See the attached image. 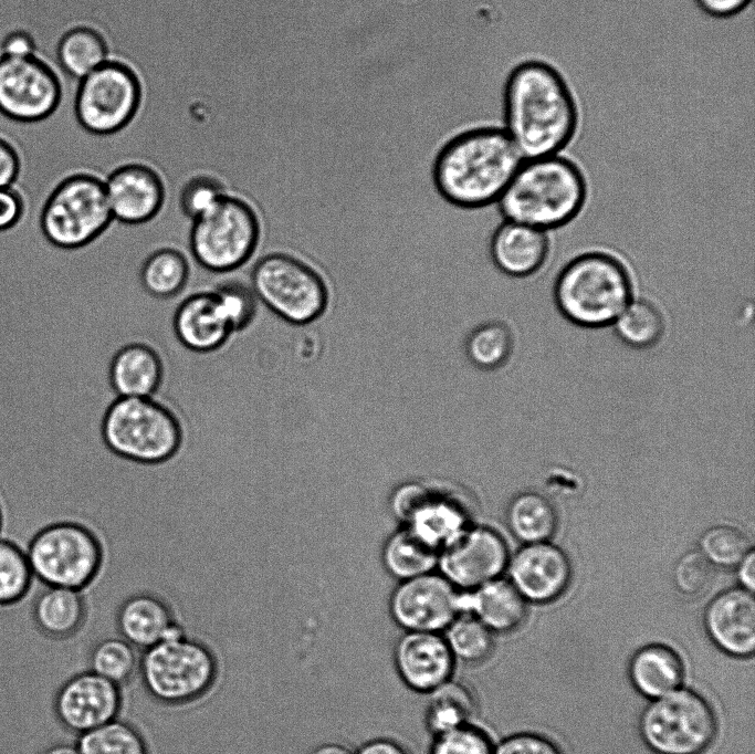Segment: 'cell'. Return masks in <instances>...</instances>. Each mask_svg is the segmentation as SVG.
Listing matches in <instances>:
<instances>
[{
    "mask_svg": "<svg viewBox=\"0 0 755 754\" xmlns=\"http://www.w3.org/2000/svg\"><path fill=\"white\" fill-rule=\"evenodd\" d=\"M587 197L581 168L559 154L523 160L496 203L504 220L548 232L574 221Z\"/></svg>",
    "mask_w": 755,
    "mask_h": 754,
    "instance_id": "3",
    "label": "cell"
},
{
    "mask_svg": "<svg viewBox=\"0 0 755 754\" xmlns=\"http://www.w3.org/2000/svg\"><path fill=\"white\" fill-rule=\"evenodd\" d=\"M409 528L437 549L453 541L468 526L462 511L453 503L430 495L408 521Z\"/></svg>",
    "mask_w": 755,
    "mask_h": 754,
    "instance_id": "33",
    "label": "cell"
},
{
    "mask_svg": "<svg viewBox=\"0 0 755 754\" xmlns=\"http://www.w3.org/2000/svg\"><path fill=\"white\" fill-rule=\"evenodd\" d=\"M38 583L44 586L84 588L102 561L101 545L85 527L56 522L40 528L25 546Z\"/></svg>",
    "mask_w": 755,
    "mask_h": 754,
    "instance_id": "10",
    "label": "cell"
},
{
    "mask_svg": "<svg viewBox=\"0 0 755 754\" xmlns=\"http://www.w3.org/2000/svg\"><path fill=\"white\" fill-rule=\"evenodd\" d=\"M210 289L214 292L233 328L235 334L233 342L251 332L258 323L266 324L279 320L262 307L249 283L247 273L220 275Z\"/></svg>",
    "mask_w": 755,
    "mask_h": 754,
    "instance_id": "29",
    "label": "cell"
},
{
    "mask_svg": "<svg viewBox=\"0 0 755 754\" xmlns=\"http://www.w3.org/2000/svg\"><path fill=\"white\" fill-rule=\"evenodd\" d=\"M119 704L118 684L87 670L55 689L52 712L64 729L80 735L116 719Z\"/></svg>",
    "mask_w": 755,
    "mask_h": 754,
    "instance_id": "16",
    "label": "cell"
},
{
    "mask_svg": "<svg viewBox=\"0 0 755 754\" xmlns=\"http://www.w3.org/2000/svg\"><path fill=\"white\" fill-rule=\"evenodd\" d=\"M103 434L115 453L143 463L170 458L181 439L176 417L151 397H118L106 412Z\"/></svg>",
    "mask_w": 755,
    "mask_h": 754,
    "instance_id": "7",
    "label": "cell"
},
{
    "mask_svg": "<svg viewBox=\"0 0 755 754\" xmlns=\"http://www.w3.org/2000/svg\"><path fill=\"white\" fill-rule=\"evenodd\" d=\"M159 352L144 342L119 347L109 364L111 385L118 397H153L164 379Z\"/></svg>",
    "mask_w": 755,
    "mask_h": 754,
    "instance_id": "24",
    "label": "cell"
},
{
    "mask_svg": "<svg viewBox=\"0 0 755 754\" xmlns=\"http://www.w3.org/2000/svg\"><path fill=\"white\" fill-rule=\"evenodd\" d=\"M738 565V578L745 589L753 591L755 585V556L749 551Z\"/></svg>",
    "mask_w": 755,
    "mask_h": 754,
    "instance_id": "52",
    "label": "cell"
},
{
    "mask_svg": "<svg viewBox=\"0 0 755 754\" xmlns=\"http://www.w3.org/2000/svg\"><path fill=\"white\" fill-rule=\"evenodd\" d=\"M504 130L523 160L559 155L574 139L579 109L564 75L550 63L516 64L503 87Z\"/></svg>",
    "mask_w": 755,
    "mask_h": 754,
    "instance_id": "1",
    "label": "cell"
},
{
    "mask_svg": "<svg viewBox=\"0 0 755 754\" xmlns=\"http://www.w3.org/2000/svg\"><path fill=\"white\" fill-rule=\"evenodd\" d=\"M114 222L141 227L155 221L164 211L168 190L161 175L141 163L116 167L104 179Z\"/></svg>",
    "mask_w": 755,
    "mask_h": 754,
    "instance_id": "17",
    "label": "cell"
},
{
    "mask_svg": "<svg viewBox=\"0 0 755 754\" xmlns=\"http://www.w3.org/2000/svg\"><path fill=\"white\" fill-rule=\"evenodd\" d=\"M553 301L570 324L599 329L612 326L635 299L632 276L615 254L593 250L572 258L557 273Z\"/></svg>",
    "mask_w": 755,
    "mask_h": 754,
    "instance_id": "5",
    "label": "cell"
},
{
    "mask_svg": "<svg viewBox=\"0 0 755 754\" xmlns=\"http://www.w3.org/2000/svg\"><path fill=\"white\" fill-rule=\"evenodd\" d=\"M507 562L504 540L483 526L466 527L440 549L438 558L441 574L464 591L500 577Z\"/></svg>",
    "mask_w": 755,
    "mask_h": 754,
    "instance_id": "14",
    "label": "cell"
},
{
    "mask_svg": "<svg viewBox=\"0 0 755 754\" xmlns=\"http://www.w3.org/2000/svg\"><path fill=\"white\" fill-rule=\"evenodd\" d=\"M457 662L475 666L490 659L494 651V633L470 614L462 612L443 631Z\"/></svg>",
    "mask_w": 755,
    "mask_h": 754,
    "instance_id": "37",
    "label": "cell"
},
{
    "mask_svg": "<svg viewBox=\"0 0 755 754\" xmlns=\"http://www.w3.org/2000/svg\"><path fill=\"white\" fill-rule=\"evenodd\" d=\"M617 337L635 349L656 346L665 332L660 308L649 300L633 299L612 324Z\"/></svg>",
    "mask_w": 755,
    "mask_h": 754,
    "instance_id": "34",
    "label": "cell"
},
{
    "mask_svg": "<svg viewBox=\"0 0 755 754\" xmlns=\"http://www.w3.org/2000/svg\"><path fill=\"white\" fill-rule=\"evenodd\" d=\"M711 640L724 652L747 658L755 650V600L745 588L725 590L714 597L704 614Z\"/></svg>",
    "mask_w": 755,
    "mask_h": 754,
    "instance_id": "21",
    "label": "cell"
},
{
    "mask_svg": "<svg viewBox=\"0 0 755 754\" xmlns=\"http://www.w3.org/2000/svg\"><path fill=\"white\" fill-rule=\"evenodd\" d=\"M493 754H563L545 736L534 733H516L494 744Z\"/></svg>",
    "mask_w": 755,
    "mask_h": 754,
    "instance_id": "45",
    "label": "cell"
},
{
    "mask_svg": "<svg viewBox=\"0 0 755 754\" xmlns=\"http://www.w3.org/2000/svg\"><path fill=\"white\" fill-rule=\"evenodd\" d=\"M35 45L32 38L23 32L15 31L8 34L1 44V55L9 57L33 56Z\"/></svg>",
    "mask_w": 755,
    "mask_h": 754,
    "instance_id": "48",
    "label": "cell"
},
{
    "mask_svg": "<svg viewBox=\"0 0 755 754\" xmlns=\"http://www.w3.org/2000/svg\"><path fill=\"white\" fill-rule=\"evenodd\" d=\"M306 754H355V752L340 743L331 742L316 745Z\"/></svg>",
    "mask_w": 755,
    "mask_h": 754,
    "instance_id": "54",
    "label": "cell"
},
{
    "mask_svg": "<svg viewBox=\"0 0 755 754\" xmlns=\"http://www.w3.org/2000/svg\"><path fill=\"white\" fill-rule=\"evenodd\" d=\"M17 157L9 145L0 140V188H7L17 172Z\"/></svg>",
    "mask_w": 755,
    "mask_h": 754,
    "instance_id": "51",
    "label": "cell"
},
{
    "mask_svg": "<svg viewBox=\"0 0 755 754\" xmlns=\"http://www.w3.org/2000/svg\"><path fill=\"white\" fill-rule=\"evenodd\" d=\"M428 695L424 722L432 735L472 722L476 702L463 683L452 679Z\"/></svg>",
    "mask_w": 755,
    "mask_h": 754,
    "instance_id": "32",
    "label": "cell"
},
{
    "mask_svg": "<svg viewBox=\"0 0 755 754\" xmlns=\"http://www.w3.org/2000/svg\"><path fill=\"white\" fill-rule=\"evenodd\" d=\"M429 496L427 490L418 484L401 486L394 495L392 507L395 513L407 522Z\"/></svg>",
    "mask_w": 755,
    "mask_h": 754,
    "instance_id": "46",
    "label": "cell"
},
{
    "mask_svg": "<svg viewBox=\"0 0 755 754\" xmlns=\"http://www.w3.org/2000/svg\"><path fill=\"white\" fill-rule=\"evenodd\" d=\"M549 251L548 232L510 220L497 227L490 244L491 256L499 271L522 281L542 270Z\"/></svg>",
    "mask_w": 755,
    "mask_h": 754,
    "instance_id": "22",
    "label": "cell"
},
{
    "mask_svg": "<svg viewBox=\"0 0 755 754\" xmlns=\"http://www.w3.org/2000/svg\"><path fill=\"white\" fill-rule=\"evenodd\" d=\"M507 519L514 535L528 544L545 542L557 522L549 501L534 492L517 495L508 507Z\"/></svg>",
    "mask_w": 755,
    "mask_h": 754,
    "instance_id": "35",
    "label": "cell"
},
{
    "mask_svg": "<svg viewBox=\"0 0 755 754\" xmlns=\"http://www.w3.org/2000/svg\"><path fill=\"white\" fill-rule=\"evenodd\" d=\"M439 552L408 527L388 540L382 559L392 576L405 580L431 573L438 565Z\"/></svg>",
    "mask_w": 755,
    "mask_h": 754,
    "instance_id": "31",
    "label": "cell"
},
{
    "mask_svg": "<svg viewBox=\"0 0 755 754\" xmlns=\"http://www.w3.org/2000/svg\"><path fill=\"white\" fill-rule=\"evenodd\" d=\"M462 608L494 635L515 631L527 612L525 598L510 580L500 577L463 591Z\"/></svg>",
    "mask_w": 755,
    "mask_h": 754,
    "instance_id": "23",
    "label": "cell"
},
{
    "mask_svg": "<svg viewBox=\"0 0 755 754\" xmlns=\"http://www.w3.org/2000/svg\"><path fill=\"white\" fill-rule=\"evenodd\" d=\"M60 86L50 67L34 56L0 59V111L15 119L34 121L56 106Z\"/></svg>",
    "mask_w": 755,
    "mask_h": 754,
    "instance_id": "15",
    "label": "cell"
},
{
    "mask_svg": "<svg viewBox=\"0 0 755 754\" xmlns=\"http://www.w3.org/2000/svg\"><path fill=\"white\" fill-rule=\"evenodd\" d=\"M117 133H118V132H117ZM118 135H119V134H118ZM119 137H120V136H119ZM120 139H122V138H120ZM122 142H123V140H122ZM123 144H124V143H123ZM124 147H125V145H124ZM125 149H126V147H125ZM126 151H127V149H126ZM127 154H128V151H127ZM129 159H130V161H132L130 156H129ZM132 163H135V161H132ZM161 177H162V176H161ZM183 181H185V180H183ZM183 181H182V182H183ZM182 182H181V184H182ZM181 184H180V185H181ZM180 185H178L177 187H169V186L166 184V186H167V188H168L169 191H174V190L177 191V189L179 188Z\"/></svg>",
    "mask_w": 755,
    "mask_h": 754,
    "instance_id": "55",
    "label": "cell"
},
{
    "mask_svg": "<svg viewBox=\"0 0 755 754\" xmlns=\"http://www.w3.org/2000/svg\"><path fill=\"white\" fill-rule=\"evenodd\" d=\"M57 56L63 70L81 81L107 61V46L96 31L76 28L60 41Z\"/></svg>",
    "mask_w": 755,
    "mask_h": 754,
    "instance_id": "36",
    "label": "cell"
},
{
    "mask_svg": "<svg viewBox=\"0 0 755 754\" xmlns=\"http://www.w3.org/2000/svg\"><path fill=\"white\" fill-rule=\"evenodd\" d=\"M753 0H694L696 7L714 19H730L745 11Z\"/></svg>",
    "mask_w": 755,
    "mask_h": 754,
    "instance_id": "47",
    "label": "cell"
},
{
    "mask_svg": "<svg viewBox=\"0 0 755 754\" xmlns=\"http://www.w3.org/2000/svg\"><path fill=\"white\" fill-rule=\"evenodd\" d=\"M34 580L25 549L0 537V606H12L23 600Z\"/></svg>",
    "mask_w": 755,
    "mask_h": 754,
    "instance_id": "40",
    "label": "cell"
},
{
    "mask_svg": "<svg viewBox=\"0 0 755 754\" xmlns=\"http://www.w3.org/2000/svg\"><path fill=\"white\" fill-rule=\"evenodd\" d=\"M140 88L136 75L124 64L106 61L81 80L76 114L82 126L94 134H112L135 115Z\"/></svg>",
    "mask_w": 755,
    "mask_h": 754,
    "instance_id": "12",
    "label": "cell"
},
{
    "mask_svg": "<svg viewBox=\"0 0 755 754\" xmlns=\"http://www.w3.org/2000/svg\"><path fill=\"white\" fill-rule=\"evenodd\" d=\"M522 163L503 127L482 126L460 132L442 146L433 178L453 205L482 207L499 200Z\"/></svg>",
    "mask_w": 755,
    "mask_h": 754,
    "instance_id": "2",
    "label": "cell"
},
{
    "mask_svg": "<svg viewBox=\"0 0 755 754\" xmlns=\"http://www.w3.org/2000/svg\"><path fill=\"white\" fill-rule=\"evenodd\" d=\"M714 577L713 564L700 552L683 555L674 568V582L685 595L704 593Z\"/></svg>",
    "mask_w": 755,
    "mask_h": 754,
    "instance_id": "44",
    "label": "cell"
},
{
    "mask_svg": "<svg viewBox=\"0 0 755 754\" xmlns=\"http://www.w3.org/2000/svg\"><path fill=\"white\" fill-rule=\"evenodd\" d=\"M395 669L411 691L430 694L453 679L457 660L443 633L403 631L394 648Z\"/></svg>",
    "mask_w": 755,
    "mask_h": 754,
    "instance_id": "18",
    "label": "cell"
},
{
    "mask_svg": "<svg viewBox=\"0 0 755 754\" xmlns=\"http://www.w3.org/2000/svg\"><path fill=\"white\" fill-rule=\"evenodd\" d=\"M629 674L632 684L642 695L657 699L681 687L684 666L673 649L652 643L640 648L633 654Z\"/></svg>",
    "mask_w": 755,
    "mask_h": 754,
    "instance_id": "27",
    "label": "cell"
},
{
    "mask_svg": "<svg viewBox=\"0 0 755 754\" xmlns=\"http://www.w3.org/2000/svg\"><path fill=\"white\" fill-rule=\"evenodd\" d=\"M36 629L50 640H63L76 633L84 622L85 603L80 589L44 586L31 608Z\"/></svg>",
    "mask_w": 755,
    "mask_h": 754,
    "instance_id": "26",
    "label": "cell"
},
{
    "mask_svg": "<svg viewBox=\"0 0 755 754\" xmlns=\"http://www.w3.org/2000/svg\"><path fill=\"white\" fill-rule=\"evenodd\" d=\"M700 544L702 554L720 566L737 565L749 552L747 537L730 525L711 527L703 534Z\"/></svg>",
    "mask_w": 755,
    "mask_h": 754,
    "instance_id": "42",
    "label": "cell"
},
{
    "mask_svg": "<svg viewBox=\"0 0 755 754\" xmlns=\"http://www.w3.org/2000/svg\"><path fill=\"white\" fill-rule=\"evenodd\" d=\"M113 223L104 178L94 174L66 178L51 195L42 214L45 235L64 249L94 243Z\"/></svg>",
    "mask_w": 755,
    "mask_h": 754,
    "instance_id": "8",
    "label": "cell"
},
{
    "mask_svg": "<svg viewBox=\"0 0 755 754\" xmlns=\"http://www.w3.org/2000/svg\"><path fill=\"white\" fill-rule=\"evenodd\" d=\"M248 280L262 307L285 323L306 325L326 312L328 291L323 277L292 254L258 256L248 269Z\"/></svg>",
    "mask_w": 755,
    "mask_h": 754,
    "instance_id": "6",
    "label": "cell"
},
{
    "mask_svg": "<svg viewBox=\"0 0 755 754\" xmlns=\"http://www.w3.org/2000/svg\"><path fill=\"white\" fill-rule=\"evenodd\" d=\"M394 622L403 631L440 632L463 612L462 593L443 575L405 579L389 600Z\"/></svg>",
    "mask_w": 755,
    "mask_h": 754,
    "instance_id": "13",
    "label": "cell"
},
{
    "mask_svg": "<svg viewBox=\"0 0 755 754\" xmlns=\"http://www.w3.org/2000/svg\"><path fill=\"white\" fill-rule=\"evenodd\" d=\"M196 269L185 250L165 245L151 251L139 270V284L151 299L177 304L190 292Z\"/></svg>",
    "mask_w": 755,
    "mask_h": 754,
    "instance_id": "25",
    "label": "cell"
},
{
    "mask_svg": "<svg viewBox=\"0 0 755 754\" xmlns=\"http://www.w3.org/2000/svg\"><path fill=\"white\" fill-rule=\"evenodd\" d=\"M226 184L209 174L188 177L179 187L175 199V213L185 224L209 211L226 193Z\"/></svg>",
    "mask_w": 755,
    "mask_h": 754,
    "instance_id": "41",
    "label": "cell"
},
{
    "mask_svg": "<svg viewBox=\"0 0 755 754\" xmlns=\"http://www.w3.org/2000/svg\"><path fill=\"white\" fill-rule=\"evenodd\" d=\"M494 743L473 722L433 735L428 754H493Z\"/></svg>",
    "mask_w": 755,
    "mask_h": 754,
    "instance_id": "43",
    "label": "cell"
},
{
    "mask_svg": "<svg viewBox=\"0 0 755 754\" xmlns=\"http://www.w3.org/2000/svg\"><path fill=\"white\" fill-rule=\"evenodd\" d=\"M75 743L76 740L61 739L48 745L39 754H80Z\"/></svg>",
    "mask_w": 755,
    "mask_h": 754,
    "instance_id": "53",
    "label": "cell"
},
{
    "mask_svg": "<svg viewBox=\"0 0 755 754\" xmlns=\"http://www.w3.org/2000/svg\"><path fill=\"white\" fill-rule=\"evenodd\" d=\"M2 525H3V514H2V509L0 505V536H1V532H2Z\"/></svg>",
    "mask_w": 755,
    "mask_h": 754,
    "instance_id": "56",
    "label": "cell"
},
{
    "mask_svg": "<svg viewBox=\"0 0 755 754\" xmlns=\"http://www.w3.org/2000/svg\"><path fill=\"white\" fill-rule=\"evenodd\" d=\"M640 732L657 754H701L713 743L717 721L703 697L679 688L653 699L642 712Z\"/></svg>",
    "mask_w": 755,
    "mask_h": 754,
    "instance_id": "9",
    "label": "cell"
},
{
    "mask_svg": "<svg viewBox=\"0 0 755 754\" xmlns=\"http://www.w3.org/2000/svg\"><path fill=\"white\" fill-rule=\"evenodd\" d=\"M138 672L147 691L167 703H180L203 693L214 680L216 662L210 649L185 637L160 641L141 650Z\"/></svg>",
    "mask_w": 755,
    "mask_h": 754,
    "instance_id": "11",
    "label": "cell"
},
{
    "mask_svg": "<svg viewBox=\"0 0 755 754\" xmlns=\"http://www.w3.org/2000/svg\"><path fill=\"white\" fill-rule=\"evenodd\" d=\"M20 214L18 197L8 188H0V229L13 224Z\"/></svg>",
    "mask_w": 755,
    "mask_h": 754,
    "instance_id": "49",
    "label": "cell"
},
{
    "mask_svg": "<svg viewBox=\"0 0 755 754\" xmlns=\"http://www.w3.org/2000/svg\"><path fill=\"white\" fill-rule=\"evenodd\" d=\"M171 326L180 346L197 355L220 353L235 338L233 328L210 287L186 294L175 307Z\"/></svg>",
    "mask_w": 755,
    "mask_h": 754,
    "instance_id": "19",
    "label": "cell"
},
{
    "mask_svg": "<svg viewBox=\"0 0 755 754\" xmlns=\"http://www.w3.org/2000/svg\"><path fill=\"white\" fill-rule=\"evenodd\" d=\"M517 349V339L511 325L502 321H490L474 328L465 345V352L473 366L483 371H500L505 368Z\"/></svg>",
    "mask_w": 755,
    "mask_h": 754,
    "instance_id": "30",
    "label": "cell"
},
{
    "mask_svg": "<svg viewBox=\"0 0 755 754\" xmlns=\"http://www.w3.org/2000/svg\"><path fill=\"white\" fill-rule=\"evenodd\" d=\"M262 237V219L253 202L234 192L226 193L190 223L188 252L196 269L190 292L209 289L220 275L248 274Z\"/></svg>",
    "mask_w": 755,
    "mask_h": 754,
    "instance_id": "4",
    "label": "cell"
},
{
    "mask_svg": "<svg viewBox=\"0 0 755 754\" xmlns=\"http://www.w3.org/2000/svg\"><path fill=\"white\" fill-rule=\"evenodd\" d=\"M172 621L167 604L149 594H138L124 601L117 618L120 636L139 650L158 643Z\"/></svg>",
    "mask_w": 755,
    "mask_h": 754,
    "instance_id": "28",
    "label": "cell"
},
{
    "mask_svg": "<svg viewBox=\"0 0 755 754\" xmlns=\"http://www.w3.org/2000/svg\"><path fill=\"white\" fill-rule=\"evenodd\" d=\"M511 583L525 598L547 603L566 589L570 565L566 555L545 542L531 543L520 549L508 566Z\"/></svg>",
    "mask_w": 755,
    "mask_h": 754,
    "instance_id": "20",
    "label": "cell"
},
{
    "mask_svg": "<svg viewBox=\"0 0 755 754\" xmlns=\"http://www.w3.org/2000/svg\"><path fill=\"white\" fill-rule=\"evenodd\" d=\"M355 754H410V752L395 740L377 737L361 744Z\"/></svg>",
    "mask_w": 755,
    "mask_h": 754,
    "instance_id": "50",
    "label": "cell"
},
{
    "mask_svg": "<svg viewBox=\"0 0 755 754\" xmlns=\"http://www.w3.org/2000/svg\"><path fill=\"white\" fill-rule=\"evenodd\" d=\"M75 744L80 754H147L140 734L119 719L80 734Z\"/></svg>",
    "mask_w": 755,
    "mask_h": 754,
    "instance_id": "39",
    "label": "cell"
},
{
    "mask_svg": "<svg viewBox=\"0 0 755 754\" xmlns=\"http://www.w3.org/2000/svg\"><path fill=\"white\" fill-rule=\"evenodd\" d=\"M141 650L122 636H109L98 640L88 657V669L96 674L122 684L138 670Z\"/></svg>",
    "mask_w": 755,
    "mask_h": 754,
    "instance_id": "38",
    "label": "cell"
}]
</instances>
